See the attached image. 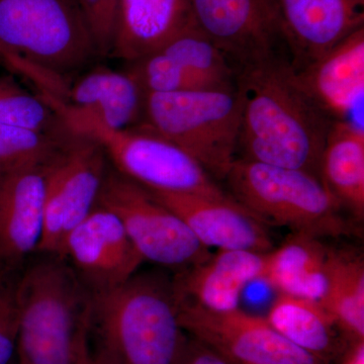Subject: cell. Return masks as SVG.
I'll use <instances>...</instances> for the list:
<instances>
[{
    "label": "cell",
    "mask_w": 364,
    "mask_h": 364,
    "mask_svg": "<svg viewBox=\"0 0 364 364\" xmlns=\"http://www.w3.org/2000/svg\"><path fill=\"white\" fill-rule=\"evenodd\" d=\"M236 86L243 95L242 159L318 177L334 121L299 85L289 60L272 59L243 69L237 73Z\"/></svg>",
    "instance_id": "obj_1"
},
{
    "label": "cell",
    "mask_w": 364,
    "mask_h": 364,
    "mask_svg": "<svg viewBox=\"0 0 364 364\" xmlns=\"http://www.w3.org/2000/svg\"><path fill=\"white\" fill-rule=\"evenodd\" d=\"M88 336L93 349L117 364H181L188 335L179 322L172 279L136 272L121 286L92 294Z\"/></svg>",
    "instance_id": "obj_2"
},
{
    "label": "cell",
    "mask_w": 364,
    "mask_h": 364,
    "mask_svg": "<svg viewBox=\"0 0 364 364\" xmlns=\"http://www.w3.org/2000/svg\"><path fill=\"white\" fill-rule=\"evenodd\" d=\"M14 293L18 317L16 364H77L88 339L91 294L66 261L40 254Z\"/></svg>",
    "instance_id": "obj_3"
},
{
    "label": "cell",
    "mask_w": 364,
    "mask_h": 364,
    "mask_svg": "<svg viewBox=\"0 0 364 364\" xmlns=\"http://www.w3.org/2000/svg\"><path fill=\"white\" fill-rule=\"evenodd\" d=\"M225 181L232 198L265 224L321 239L358 232L341 203L313 174L237 158Z\"/></svg>",
    "instance_id": "obj_4"
},
{
    "label": "cell",
    "mask_w": 364,
    "mask_h": 364,
    "mask_svg": "<svg viewBox=\"0 0 364 364\" xmlns=\"http://www.w3.org/2000/svg\"><path fill=\"white\" fill-rule=\"evenodd\" d=\"M46 100L63 117L71 131L97 141L112 166L144 188L235 200L200 163L144 124L114 130L90 112L70 107L57 98Z\"/></svg>",
    "instance_id": "obj_5"
},
{
    "label": "cell",
    "mask_w": 364,
    "mask_h": 364,
    "mask_svg": "<svg viewBox=\"0 0 364 364\" xmlns=\"http://www.w3.org/2000/svg\"><path fill=\"white\" fill-rule=\"evenodd\" d=\"M242 112L243 95L236 85L148 93L142 124L188 153L213 178L225 181L237 159Z\"/></svg>",
    "instance_id": "obj_6"
},
{
    "label": "cell",
    "mask_w": 364,
    "mask_h": 364,
    "mask_svg": "<svg viewBox=\"0 0 364 364\" xmlns=\"http://www.w3.org/2000/svg\"><path fill=\"white\" fill-rule=\"evenodd\" d=\"M0 45L67 81L98 58L78 0H0Z\"/></svg>",
    "instance_id": "obj_7"
},
{
    "label": "cell",
    "mask_w": 364,
    "mask_h": 364,
    "mask_svg": "<svg viewBox=\"0 0 364 364\" xmlns=\"http://www.w3.org/2000/svg\"><path fill=\"white\" fill-rule=\"evenodd\" d=\"M97 205L117 215L144 262L179 272L212 254L178 215L158 202L147 188L117 171L111 163Z\"/></svg>",
    "instance_id": "obj_8"
},
{
    "label": "cell",
    "mask_w": 364,
    "mask_h": 364,
    "mask_svg": "<svg viewBox=\"0 0 364 364\" xmlns=\"http://www.w3.org/2000/svg\"><path fill=\"white\" fill-rule=\"evenodd\" d=\"M109 164L97 141L73 131L46 162L44 232L37 254L59 255L67 235L97 207Z\"/></svg>",
    "instance_id": "obj_9"
},
{
    "label": "cell",
    "mask_w": 364,
    "mask_h": 364,
    "mask_svg": "<svg viewBox=\"0 0 364 364\" xmlns=\"http://www.w3.org/2000/svg\"><path fill=\"white\" fill-rule=\"evenodd\" d=\"M177 299V298H176ZM182 329L234 364H327L299 348L267 318L240 309L214 312L177 299Z\"/></svg>",
    "instance_id": "obj_10"
},
{
    "label": "cell",
    "mask_w": 364,
    "mask_h": 364,
    "mask_svg": "<svg viewBox=\"0 0 364 364\" xmlns=\"http://www.w3.org/2000/svg\"><path fill=\"white\" fill-rule=\"evenodd\" d=\"M189 2L196 26L226 55L236 75L269 60H289L272 0Z\"/></svg>",
    "instance_id": "obj_11"
},
{
    "label": "cell",
    "mask_w": 364,
    "mask_h": 364,
    "mask_svg": "<svg viewBox=\"0 0 364 364\" xmlns=\"http://www.w3.org/2000/svg\"><path fill=\"white\" fill-rule=\"evenodd\" d=\"M58 256L91 296L121 286L144 262L117 215L100 205L67 235Z\"/></svg>",
    "instance_id": "obj_12"
},
{
    "label": "cell",
    "mask_w": 364,
    "mask_h": 364,
    "mask_svg": "<svg viewBox=\"0 0 364 364\" xmlns=\"http://www.w3.org/2000/svg\"><path fill=\"white\" fill-rule=\"evenodd\" d=\"M294 72L364 28V0H272Z\"/></svg>",
    "instance_id": "obj_13"
},
{
    "label": "cell",
    "mask_w": 364,
    "mask_h": 364,
    "mask_svg": "<svg viewBox=\"0 0 364 364\" xmlns=\"http://www.w3.org/2000/svg\"><path fill=\"white\" fill-rule=\"evenodd\" d=\"M148 191L178 215L205 247L256 252H269L273 249L265 223L235 200Z\"/></svg>",
    "instance_id": "obj_14"
},
{
    "label": "cell",
    "mask_w": 364,
    "mask_h": 364,
    "mask_svg": "<svg viewBox=\"0 0 364 364\" xmlns=\"http://www.w3.org/2000/svg\"><path fill=\"white\" fill-rule=\"evenodd\" d=\"M45 164L26 165L0 177V263L4 267H20L39 250L44 232Z\"/></svg>",
    "instance_id": "obj_15"
},
{
    "label": "cell",
    "mask_w": 364,
    "mask_h": 364,
    "mask_svg": "<svg viewBox=\"0 0 364 364\" xmlns=\"http://www.w3.org/2000/svg\"><path fill=\"white\" fill-rule=\"evenodd\" d=\"M267 253L218 250L203 262L176 272L172 279L176 298L214 312L236 310L245 287L261 280Z\"/></svg>",
    "instance_id": "obj_16"
},
{
    "label": "cell",
    "mask_w": 364,
    "mask_h": 364,
    "mask_svg": "<svg viewBox=\"0 0 364 364\" xmlns=\"http://www.w3.org/2000/svg\"><path fill=\"white\" fill-rule=\"evenodd\" d=\"M294 75L306 95L330 119L349 121L352 112L363 100L364 28L303 70L294 72Z\"/></svg>",
    "instance_id": "obj_17"
},
{
    "label": "cell",
    "mask_w": 364,
    "mask_h": 364,
    "mask_svg": "<svg viewBox=\"0 0 364 364\" xmlns=\"http://www.w3.org/2000/svg\"><path fill=\"white\" fill-rule=\"evenodd\" d=\"M195 23L189 0H122L111 57L136 61Z\"/></svg>",
    "instance_id": "obj_18"
},
{
    "label": "cell",
    "mask_w": 364,
    "mask_h": 364,
    "mask_svg": "<svg viewBox=\"0 0 364 364\" xmlns=\"http://www.w3.org/2000/svg\"><path fill=\"white\" fill-rule=\"evenodd\" d=\"M334 247L324 239L291 233L279 248L267 253L261 280L279 294L321 301L327 289Z\"/></svg>",
    "instance_id": "obj_19"
},
{
    "label": "cell",
    "mask_w": 364,
    "mask_h": 364,
    "mask_svg": "<svg viewBox=\"0 0 364 364\" xmlns=\"http://www.w3.org/2000/svg\"><path fill=\"white\" fill-rule=\"evenodd\" d=\"M65 104L95 114L109 128L142 124L145 93L126 71L97 66L70 82Z\"/></svg>",
    "instance_id": "obj_20"
},
{
    "label": "cell",
    "mask_w": 364,
    "mask_h": 364,
    "mask_svg": "<svg viewBox=\"0 0 364 364\" xmlns=\"http://www.w3.org/2000/svg\"><path fill=\"white\" fill-rule=\"evenodd\" d=\"M267 318L284 338L327 364L339 363L352 344L315 299L279 294Z\"/></svg>",
    "instance_id": "obj_21"
},
{
    "label": "cell",
    "mask_w": 364,
    "mask_h": 364,
    "mask_svg": "<svg viewBox=\"0 0 364 364\" xmlns=\"http://www.w3.org/2000/svg\"><path fill=\"white\" fill-rule=\"evenodd\" d=\"M321 181L356 221L364 217V131L351 121L332 124L321 157Z\"/></svg>",
    "instance_id": "obj_22"
},
{
    "label": "cell",
    "mask_w": 364,
    "mask_h": 364,
    "mask_svg": "<svg viewBox=\"0 0 364 364\" xmlns=\"http://www.w3.org/2000/svg\"><path fill=\"white\" fill-rule=\"evenodd\" d=\"M320 303L351 343L364 341V261L360 254L334 248L327 289Z\"/></svg>",
    "instance_id": "obj_23"
},
{
    "label": "cell",
    "mask_w": 364,
    "mask_h": 364,
    "mask_svg": "<svg viewBox=\"0 0 364 364\" xmlns=\"http://www.w3.org/2000/svg\"><path fill=\"white\" fill-rule=\"evenodd\" d=\"M0 124L55 136L71 132L39 93L26 90L14 74L0 75Z\"/></svg>",
    "instance_id": "obj_24"
},
{
    "label": "cell",
    "mask_w": 364,
    "mask_h": 364,
    "mask_svg": "<svg viewBox=\"0 0 364 364\" xmlns=\"http://www.w3.org/2000/svg\"><path fill=\"white\" fill-rule=\"evenodd\" d=\"M126 71L145 95L234 87L191 70L181 62L158 51L130 62Z\"/></svg>",
    "instance_id": "obj_25"
},
{
    "label": "cell",
    "mask_w": 364,
    "mask_h": 364,
    "mask_svg": "<svg viewBox=\"0 0 364 364\" xmlns=\"http://www.w3.org/2000/svg\"><path fill=\"white\" fill-rule=\"evenodd\" d=\"M160 52L198 73L227 85H236V71L226 55L196 23L170 40Z\"/></svg>",
    "instance_id": "obj_26"
},
{
    "label": "cell",
    "mask_w": 364,
    "mask_h": 364,
    "mask_svg": "<svg viewBox=\"0 0 364 364\" xmlns=\"http://www.w3.org/2000/svg\"><path fill=\"white\" fill-rule=\"evenodd\" d=\"M71 133L55 136L0 124V173L49 161Z\"/></svg>",
    "instance_id": "obj_27"
},
{
    "label": "cell",
    "mask_w": 364,
    "mask_h": 364,
    "mask_svg": "<svg viewBox=\"0 0 364 364\" xmlns=\"http://www.w3.org/2000/svg\"><path fill=\"white\" fill-rule=\"evenodd\" d=\"M98 58L111 57L122 0H78Z\"/></svg>",
    "instance_id": "obj_28"
},
{
    "label": "cell",
    "mask_w": 364,
    "mask_h": 364,
    "mask_svg": "<svg viewBox=\"0 0 364 364\" xmlns=\"http://www.w3.org/2000/svg\"><path fill=\"white\" fill-rule=\"evenodd\" d=\"M18 317L14 289H0V364L16 361Z\"/></svg>",
    "instance_id": "obj_29"
},
{
    "label": "cell",
    "mask_w": 364,
    "mask_h": 364,
    "mask_svg": "<svg viewBox=\"0 0 364 364\" xmlns=\"http://www.w3.org/2000/svg\"><path fill=\"white\" fill-rule=\"evenodd\" d=\"M181 364H234L210 346L188 337Z\"/></svg>",
    "instance_id": "obj_30"
},
{
    "label": "cell",
    "mask_w": 364,
    "mask_h": 364,
    "mask_svg": "<svg viewBox=\"0 0 364 364\" xmlns=\"http://www.w3.org/2000/svg\"><path fill=\"white\" fill-rule=\"evenodd\" d=\"M77 364H117L109 358L102 354V352L95 350L90 346L88 339L86 340L80 355H79Z\"/></svg>",
    "instance_id": "obj_31"
},
{
    "label": "cell",
    "mask_w": 364,
    "mask_h": 364,
    "mask_svg": "<svg viewBox=\"0 0 364 364\" xmlns=\"http://www.w3.org/2000/svg\"><path fill=\"white\" fill-rule=\"evenodd\" d=\"M338 364H364V341L352 343Z\"/></svg>",
    "instance_id": "obj_32"
},
{
    "label": "cell",
    "mask_w": 364,
    "mask_h": 364,
    "mask_svg": "<svg viewBox=\"0 0 364 364\" xmlns=\"http://www.w3.org/2000/svg\"><path fill=\"white\" fill-rule=\"evenodd\" d=\"M1 176H2V173H0V177H1Z\"/></svg>",
    "instance_id": "obj_33"
},
{
    "label": "cell",
    "mask_w": 364,
    "mask_h": 364,
    "mask_svg": "<svg viewBox=\"0 0 364 364\" xmlns=\"http://www.w3.org/2000/svg\"><path fill=\"white\" fill-rule=\"evenodd\" d=\"M13 364H16V363H14Z\"/></svg>",
    "instance_id": "obj_34"
},
{
    "label": "cell",
    "mask_w": 364,
    "mask_h": 364,
    "mask_svg": "<svg viewBox=\"0 0 364 364\" xmlns=\"http://www.w3.org/2000/svg\"><path fill=\"white\" fill-rule=\"evenodd\" d=\"M0 289H1V287H0Z\"/></svg>",
    "instance_id": "obj_35"
}]
</instances>
